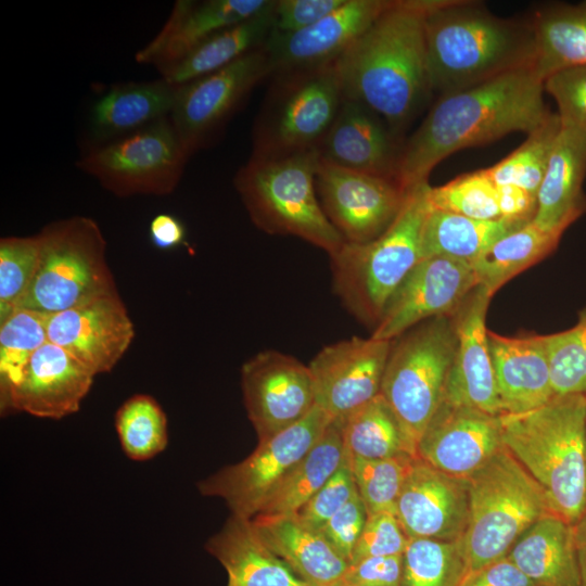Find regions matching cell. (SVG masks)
Listing matches in <instances>:
<instances>
[{
  "label": "cell",
  "mask_w": 586,
  "mask_h": 586,
  "mask_svg": "<svg viewBox=\"0 0 586 586\" xmlns=\"http://www.w3.org/2000/svg\"><path fill=\"white\" fill-rule=\"evenodd\" d=\"M500 218L519 221L533 220L536 212V196L526 190L511 186H496Z\"/></svg>",
  "instance_id": "db71d44e"
},
{
  "label": "cell",
  "mask_w": 586,
  "mask_h": 586,
  "mask_svg": "<svg viewBox=\"0 0 586 586\" xmlns=\"http://www.w3.org/2000/svg\"><path fill=\"white\" fill-rule=\"evenodd\" d=\"M205 549L225 568L226 586H308L264 544L252 519L231 514Z\"/></svg>",
  "instance_id": "f546056e"
},
{
  "label": "cell",
  "mask_w": 586,
  "mask_h": 586,
  "mask_svg": "<svg viewBox=\"0 0 586 586\" xmlns=\"http://www.w3.org/2000/svg\"><path fill=\"white\" fill-rule=\"evenodd\" d=\"M317 149L270 157L252 156L233 184L253 224L269 234L293 235L333 255L345 239L320 204Z\"/></svg>",
  "instance_id": "5b68a950"
},
{
  "label": "cell",
  "mask_w": 586,
  "mask_h": 586,
  "mask_svg": "<svg viewBox=\"0 0 586 586\" xmlns=\"http://www.w3.org/2000/svg\"><path fill=\"white\" fill-rule=\"evenodd\" d=\"M116 433L125 455L145 461L161 454L168 443L167 418L156 399L136 394L115 415Z\"/></svg>",
  "instance_id": "74e56055"
},
{
  "label": "cell",
  "mask_w": 586,
  "mask_h": 586,
  "mask_svg": "<svg viewBox=\"0 0 586 586\" xmlns=\"http://www.w3.org/2000/svg\"><path fill=\"white\" fill-rule=\"evenodd\" d=\"M502 413H521L553 396L545 335L502 336L487 332Z\"/></svg>",
  "instance_id": "484cf974"
},
{
  "label": "cell",
  "mask_w": 586,
  "mask_h": 586,
  "mask_svg": "<svg viewBox=\"0 0 586 586\" xmlns=\"http://www.w3.org/2000/svg\"><path fill=\"white\" fill-rule=\"evenodd\" d=\"M492 295L475 286L453 314L456 351L443 400L500 416L485 318Z\"/></svg>",
  "instance_id": "7402d4cb"
},
{
  "label": "cell",
  "mask_w": 586,
  "mask_h": 586,
  "mask_svg": "<svg viewBox=\"0 0 586 586\" xmlns=\"http://www.w3.org/2000/svg\"><path fill=\"white\" fill-rule=\"evenodd\" d=\"M367 517L366 507L357 491L319 531L347 563L351 562Z\"/></svg>",
  "instance_id": "681fc988"
},
{
  "label": "cell",
  "mask_w": 586,
  "mask_h": 586,
  "mask_svg": "<svg viewBox=\"0 0 586 586\" xmlns=\"http://www.w3.org/2000/svg\"><path fill=\"white\" fill-rule=\"evenodd\" d=\"M48 316L17 308L0 322V397L15 385L34 353L49 342Z\"/></svg>",
  "instance_id": "60d3db41"
},
{
  "label": "cell",
  "mask_w": 586,
  "mask_h": 586,
  "mask_svg": "<svg viewBox=\"0 0 586 586\" xmlns=\"http://www.w3.org/2000/svg\"><path fill=\"white\" fill-rule=\"evenodd\" d=\"M545 336L555 395H586V307L572 328Z\"/></svg>",
  "instance_id": "f6af8a7d"
},
{
  "label": "cell",
  "mask_w": 586,
  "mask_h": 586,
  "mask_svg": "<svg viewBox=\"0 0 586 586\" xmlns=\"http://www.w3.org/2000/svg\"><path fill=\"white\" fill-rule=\"evenodd\" d=\"M560 127L558 114L551 113L540 126L527 135L518 149L486 168L487 176L496 186H515L537 196Z\"/></svg>",
  "instance_id": "ab89813d"
},
{
  "label": "cell",
  "mask_w": 586,
  "mask_h": 586,
  "mask_svg": "<svg viewBox=\"0 0 586 586\" xmlns=\"http://www.w3.org/2000/svg\"><path fill=\"white\" fill-rule=\"evenodd\" d=\"M573 525L579 586H586V512Z\"/></svg>",
  "instance_id": "9f6ffc18"
},
{
  "label": "cell",
  "mask_w": 586,
  "mask_h": 586,
  "mask_svg": "<svg viewBox=\"0 0 586 586\" xmlns=\"http://www.w3.org/2000/svg\"><path fill=\"white\" fill-rule=\"evenodd\" d=\"M393 0H346L314 25L294 33H270L264 48L271 75L334 64Z\"/></svg>",
  "instance_id": "d6986e66"
},
{
  "label": "cell",
  "mask_w": 586,
  "mask_h": 586,
  "mask_svg": "<svg viewBox=\"0 0 586 586\" xmlns=\"http://www.w3.org/2000/svg\"><path fill=\"white\" fill-rule=\"evenodd\" d=\"M256 118L252 156L317 149L344 99L334 64L276 76Z\"/></svg>",
  "instance_id": "30bf717a"
},
{
  "label": "cell",
  "mask_w": 586,
  "mask_h": 586,
  "mask_svg": "<svg viewBox=\"0 0 586 586\" xmlns=\"http://www.w3.org/2000/svg\"><path fill=\"white\" fill-rule=\"evenodd\" d=\"M544 90L556 101L561 125L586 132V65L549 75Z\"/></svg>",
  "instance_id": "7dc6e473"
},
{
  "label": "cell",
  "mask_w": 586,
  "mask_h": 586,
  "mask_svg": "<svg viewBox=\"0 0 586 586\" xmlns=\"http://www.w3.org/2000/svg\"><path fill=\"white\" fill-rule=\"evenodd\" d=\"M395 514L408 538L460 540L469 519L468 481L417 457L398 496Z\"/></svg>",
  "instance_id": "44dd1931"
},
{
  "label": "cell",
  "mask_w": 586,
  "mask_h": 586,
  "mask_svg": "<svg viewBox=\"0 0 586 586\" xmlns=\"http://www.w3.org/2000/svg\"><path fill=\"white\" fill-rule=\"evenodd\" d=\"M426 198L433 209L481 220L500 218L496 184L485 169L460 175L438 187L429 184Z\"/></svg>",
  "instance_id": "7bdbcfd3"
},
{
  "label": "cell",
  "mask_w": 586,
  "mask_h": 586,
  "mask_svg": "<svg viewBox=\"0 0 586 586\" xmlns=\"http://www.w3.org/2000/svg\"><path fill=\"white\" fill-rule=\"evenodd\" d=\"M586 132L561 125L536 196L533 221L562 235L586 212Z\"/></svg>",
  "instance_id": "83f0119b"
},
{
  "label": "cell",
  "mask_w": 586,
  "mask_h": 586,
  "mask_svg": "<svg viewBox=\"0 0 586 586\" xmlns=\"http://www.w3.org/2000/svg\"><path fill=\"white\" fill-rule=\"evenodd\" d=\"M149 235L152 244L158 250H171L184 242L186 229L178 218L162 213L151 220Z\"/></svg>",
  "instance_id": "11a10c76"
},
{
  "label": "cell",
  "mask_w": 586,
  "mask_h": 586,
  "mask_svg": "<svg viewBox=\"0 0 586 586\" xmlns=\"http://www.w3.org/2000/svg\"><path fill=\"white\" fill-rule=\"evenodd\" d=\"M504 448L499 416L442 400L417 456L449 475L468 479Z\"/></svg>",
  "instance_id": "ffe728a7"
},
{
  "label": "cell",
  "mask_w": 586,
  "mask_h": 586,
  "mask_svg": "<svg viewBox=\"0 0 586 586\" xmlns=\"http://www.w3.org/2000/svg\"><path fill=\"white\" fill-rule=\"evenodd\" d=\"M346 0H278L273 7L272 31L305 29L340 8Z\"/></svg>",
  "instance_id": "f907efd6"
},
{
  "label": "cell",
  "mask_w": 586,
  "mask_h": 586,
  "mask_svg": "<svg viewBox=\"0 0 586 586\" xmlns=\"http://www.w3.org/2000/svg\"><path fill=\"white\" fill-rule=\"evenodd\" d=\"M38 235L37 271L20 308L51 315L118 292L106 262V241L94 219L77 215L55 220Z\"/></svg>",
  "instance_id": "ba28073f"
},
{
  "label": "cell",
  "mask_w": 586,
  "mask_h": 586,
  "mask_svg": "<svg viewBox=\"0 0 586 586\" xmlns=\"http://www.w3.org/2000/svg\"><path fill=\"white\" fill-rule=\"evenodd\" d=\"M252 523L264 544L308 586H340L348 563L319 531L296 514H257Z\"/></svg>",
  "instance_id": "f1b7e54d"
},
{
  "label": "cell",
  "mask_w": 586,
  "mask_h": 586,
  "mask_svg": "<svg viewBox=\"0 0 586 586\" xmlns=\"http://www.w3.org/2000/svg\"><path fill=\"white\" fill-rule=\"evenodd\" d=\"M560 238L533 220L526 222L501 237L472 263L477 283L493 296L508 280L549 254Z\"/></svg>",
  "instance_id": "d590c367"
},
{
  "label": "cell",
  "mask_w": 586,
  "mask_h": 586,
  "mask_svg": "<svg viewBox=\"0 0 586 586\" xmlns=\"http://www.w3.org/2000/svg\"><path fill=\"white\" fill-rule=\"evenodd\" d=\"M344 458L341 425L332 421L320 440L265 498L257 514L297 513L335 473Z\"/></svg>",
  "instance_id": "e575fe53"
},
{
  "label": "cell",
  "mask_w": 586,
  "mask_h": 586,
  "mask_svg": "<svg viewBox=\"0 0 586 586\" xmlns=\"http://www.w3.org/2000/svg\"><path fill=\"white\" fill-rule=\"evenodd\" d=\"M429 183L407 193L390 227L366 243L344 242L330 256L332 283L345 308L359 321L375 327L388 298L421 260V234L430 205Z\"/></svg>",
  "instance_id": "8992f818"
},
{
  "label": "cell",
  "mask_w": 586,
  "mask_h": 586,
  "mask_svg": "<svg viewBox=\"0 0 586 586\" xmlns=\"http://www.w3.org/2000/svg\"><path fill=\"white\" fill-rule=\"evenodd\" d=\"M48 341L93 375L110 372L129 348L135 327L119 293L95 297L47 320Z\"/></svg>",
  "instance_id": "ac0fdd59"
},
{
  "label": "cell",
  "mask_w": 586,
  "mask_h": 586,
  "mask_svg": "<svg viewBox=\"0 0 586 586\" xmlns=\"http://www.w3.org/2000/svg\"><path fill=\"white\" fill-rule=\"evenodd\" d=\"M507 557L534 586H579L574 525L557 513L538 519Z\"/></svg>",
  "instance_id": "4dcf8cb0"
},
{
  "label": "cell",
  "mask_w": 586,
  "mask_h": 586,
  "mask_svg": "<svg viewBox=\"0 0 586 586\" xmlns=\"http://www.w3.org/2000/svg\"><path fill=\"white\" fill-rule=\"evenodd\" d=\"M316 189L329 220L346 242L366 243L394 221L407 198L390 178L361 173L319 160Z\"/></svg>",
  "instance_id": "5bb4252c"
},
{
  "label": "cell",
  "mask_w": 586,
  "mask_h": 586,
  "mask_svg": "<svg viewBox=\"0 0 586 586\" xmlns=\"http://www.w3.org/2000/svg\"><path fill=\"white\" fill-rule=\"evenodd\" d=\"M339 424L345 451L351 457L385 459L415 456L396 415L381 394Z\"/></svg>",
  "instance_id": "8d00e7d4"
},
{
  "label": "cell",
  "mask_w": 586,
  "mask_h": 586,
  "mask_svg": "<svg viewBox=\"0 0 586 586\" xmlns=\"http://www.w3.org/2000/svg\"><path fill=\"white\" fill-rule=\"evenodd\" d=\"M190 154L170 117L87 149L76 166L116 196H165L178 187Z\"/></svg>",
  "instance_id": "8fae6325"
},
{
  "label": "cell",
  "mask_w": 586,
  "mask_h": 586,
  "mask_svg": "<svg viewBox=\"0 0 586 586\" xmlns=\"http://www.w3.org/2000/svg\"><path fill=\"white\" fill-rule=\"evenodd\" d=\"M94 375L62 347L47 342L30 357L15 385L1 398L2 412L61 419L78 411Z\"/></svg>",
  "instance_id": "603a6c76"
},
{
  "label": "cell",
  "mask_w": 586,
  "mask_h": 586,
  "mask_svg": "<svg viewBox=\"0 0 586 586\" xmlns=\"http://www.w3.org/2000/svg\"><path fill=\"white\" fill-rule=\"evenodd\" d=\"M434 2L393 0L334 63L344 98L379 114L397 137L432 95L424 23Z\"/></svg>",
  "instance_id": "7a4b0ae2"
},
{
  "label": "cell",
  "mask_w": 586,
  "mask_h": 586,
  "mask_svg": "<svg viewBox=\"0 0 586 586\" xmlns=\"http://www.w3.org/2000/svg\"><path fill=\"white\" fill-rule=\"evenodd\" d=\"M467 481L469 519L460 542L468 573L507 557L523 533L552 510L542 486L505 446Z\"/></svg>",
  "instance_id": "52a82bcc"
},
{
  "label": "cell",
  "mask_w": 586,
  "mask_h": 586,
  "mask_svg": "<svg viewBox=\"0 0 586 586\" xmlns=\"http://www.w3.org/2000/svg\"><path fill=\"white\" fill-rule=\"evenodd\" d=\"M456 351L453 315L429 319L392 341L380 394L412 454L444 397Z\"/></svg>",
  "instance_id": "9c48e42d"
},
{
  "label": "cell",
  "mask_w": 586,
  "mask_h": 586,
  "mask_svg": "<svg viewBox=\"0 0 586 586\" xmlns=\"http://www.w3.org/2000/svg\"><path fill=\"white\" fill-rule=\"evenodd\" d=\"M392 341L352 336L324 346L308 364L316 406L341 423L381 392Z\"/></svg>",
  "instance_id": "e0dca14e"
},
{
  "label": "cell",
  "mask_w": 586,
  "mask_h": 586,
  "mask_svg": "<svg viewBox=\"0 0 586 586\" xmlns=\"http://www.w3.org/2000/svg\"><path fill=\"white\" fill-rule=\"evenodd\" d=\"M347 457L367 513L395 512L398 496L417 457L411 455L385 459H361L349 455Z\"/></svg>",
  "instance_id": "b9f144b4"
},
{
  "label": "cell",
  "mask_w": 586,
  "mask_h": 586,
  "mask_svg": "<svg viewBox=\"0 0 586 586\" xmlns=\"http://www.w3.org/2000/svg\"><path fill=\"white\" fill-rule=\"evenodd\" d=\"M477 285L471 263L422 258L388 298L371 336L393 341L423 321L450 316Z\"/></svg>",
  "instance_id": "2e32d148"
},
{
  "label": "cell",
  "mask_w": 586,
  "mask_h": 586,
  "mask_svg": "<svg viewBox=\"0 0 586 586\" xmlns=\"http://www.w3.org/2000/svg\"><path fill=\"white\" fill-rule=\"evenodd\" d=\"M356 493L357 487L345 453L344 461L335 473L295 514L305 525L320 531Z\"/></svg>",
  "instance_id": "bcb514c9"
},
{
  "label": "cell",
  "mask_w": 586,
  "mask_h": 586,
  "mask_svg": "<svg viewBox=\"0 0 586 586\" xmlns=\"http://www.w3.org/2000/svg\"><path fill=\"white\" fill-rule=\"evenodd\" d=\"M526 222L507 218L481 220L430 208L422 228L421 259L442 256L472 264L497 240Z\"/></svg>",
  "instance_id": "d6a6232c"
},
{
  "label": "cell",
  "mask_w": 586,
  "mask_h": 586,
  "mask_svg": "<svg viewBox=\"0 0 586 586\" xmlns=\"http://www.w3.org/2000/svg\"><path fill=\"white\" fill-rule=\"evenodd\" d=\"M40 255L38 233L0 240V322L20 308L35 278Z\"/></svg>",
  "instance_id": "ee69618b"
},
{
  "label": "cell",
  "mask_w": 586,
  "mask_h": 586,
  "mask_svg": "<svg viewBox=\"0 0 586 586\" xmlns=\"http://www.w3.org/2000/svg\"><path fill=\"white\" fill-rule=\"evenodd\" d=\"M531 26L533 67L543 80L558 71L586 65V1L545 7L535 13Z\"/></svg>",
  "instance_id": "836d02e7"
},
{
  "label": "cell",
  "mask_w": 586,
  "mask_h": 586,
  "mask_svg": "<svg viewBox=\"0 0 586 586\" xmlns=\"http://www.w3.org/2000/svg\"><path fill=\"white\" fill-rule=\"evenodd\" d=\"M499 421L506 449L542 486L552 512L575 524L586 512V395H555Z\"/></svg>",
  "instance_id": "277c9868"
},
{
  "label": "cell",
  "mask_w": 586,
  "mask_h": 586,
  "mask_svg": "<svg viewBox=\"0 0 586 586\" xmlns=\"http://www.w3.org/2000/svg\"><path fill=\"white\" fill-rule=\"evenodd\" d=\"M408 539L395 512L368 514L349 563L369 557L400 556Z\"/></svg>",
  "instance_id": "c3c4849f"
},
{
  "label": "cell",
  "mask_w": 586,
  "mask_h": 586,
  "mask_svg": "<svg viewBox=\"0 0 586 586\" xmlns=\"http://www.w3.org/2000/svg\"><path fill=\"white\" fill-rule=\"evenodd\" d=\"M271 67L264 46L178 87L170 120L186 150L207 146Z\"/></svg>",
  "instance_id": "4fadbf2b"
},
{
  "label": "cell",
  "mask_w": 586,
  "mask_h": 586,
  "mask_svg": "<svg viewBox=\"0 0 586 586\" xmlns=\"http://www.w3.org/2000/svg\"><path fill=\"white\" fill-rule=\"evenodd\" d=\"M333 419L316 406L304 419L267 441L242 461L200 481L203 496L224 499L231 514L252 519L265 498L324 434Z\"/></svg>",
  "instance_id": "7c38bea8"
},
{
  "label": "cell",
  "mask_w": 586,
  "mask_h": 586,
  "mask_svg": "<svg viewBox=\"0 0 586 586\" xmlns=\"http://www.w3.org/2000/svg\"><path fill=\"white\" fill-rule=\"evenodd\" d=\"M402 146L379 114L344 98L317 151L337 166L396 180Z\"/></svg>",
  "instance_id": "cb8c5ba5"
},
{
  "label": "cell",
  "mask_w": 586,
  "mask_h": 586,
  "mask_svg": "<svg viewBox=\"0 0 586 586\" xmlns=\"http://www.w3.org/2000/svg\"><path fill=\"white\" fill-rule=\"evenodd\" d=\"M178 87L163 77L110 86L89 109L88 149L120 139L170 117Z\"/></svg>",
  "instance_id": "4316f807"
},
{
  "label": "cell",
  "mask_w": 586,
  "mask_h": 586,
  "mask_svg": "<svg viewBox=\"0 0 586 586\" xmlns=\"http://www.w3.org/2000/svg\"><path fill=\"white\" fill-rule=\"evenodd\" d=\"M466 573L460 540L408 539L400 586H459Z\"/></svg>",
  "instance_id": "f35d334b"
},
{
  "label": "cell",
  "mask_w": 586,
  "mask_h": 586,
  "mask_svg": "<svg viewBox=\"0 0 586 586\" xmlns=\"http://www.w3.org/2000/svg\"><path fill=\"white\" fill-rule=\"evenodd\" d=\"M543 91L544 80L530 65L440 95L420 126L403 143L397 182L408 192L426 183L433 168L457 151L514 131L528 135L551 114Z\"/></svg>",
  "instance_id": "6da1fadb"
},
{
  "label": "cell",
  "mask_w": 586,
  "mask_h": 586,
  "mask_svg": "<svg viewBox=\"0 0 586 586\" xmlns=\"http://www.w3.org/2000/svg\"><path fill=\"white\" fill-rule=\"evenodd\" d=\"M271 0H178L160 31L137 51L139 64L161 73L221 29L262 12Z\"/></svg>",
  "instance_id": "d4e9b609"
},
{
  "label": "cell",
  "mask_w": 586,
  "mask_h": 586,
  "mask_svg": "<svg viewBox=\"0 0 586 586\" xmlns=\"http://www.w3.org/2000/svg\"><path fill=\"white\" fill-rule=\"evenodd\" d=\"M459 586H534V584L508 557H504L466 573Z\"/></svg>",
  "instance_id": "f5cc1de1"
},
{
  "label": "cell",
  "mask_w": 586,
  "mask_h": 586,
  "mask_svg": "<svg viewBox=\"0 0 586 586\" xmlns=\"http://www.w3.org/2000/svg\"><path fill=\"white\" fill-rule=\"evenodd\" d=\"M241 387L258 442L297 423L316 407L308 365L278 351L259 352L245 361Z\"/></svg>",
  "instance_id": "9a60e30c"
},
{
  "label": "cell",
  "mask_w": 586,
  "mask_h": 586,
  "mask_svg": "<svg viewBox=\"0 0 586 586\" xmlns=\"http://www.w3.org/2000/svg\"><path fill=\"white\" fill-rule=\"evenodd\" d=\"M275 1L262 12L228 26L161 72V77L180 86L218 71L263 47L273 26Z\"/></svg>",
  "instance_id": "1f68e13d"
},
{
  "label": "cell",
  "mask_w": 586,
  "mask_h": 586,
  "mask_svg": "<svg viewBox=\"0 0 586 586\" xmlns=\"http://www.w3.org/2000/svg\"><path fill=\"white\" fill-rule=\"evenodd\" d=\"M403 555L369 557L349 563L340 586H400Z\"/></svg>",
  "instance_id": "816d5d0a"
},
{
  "label": "cell",
  "mask_w": 586,
  "mask_h": 586,
  "mask_svg": "<svg viewBox=\"0 0 586 586\" xmlns=\"http://www.w3.org/2000/svg\"><path fill=\"white\" fill-rule=\"evenodd\" d=\"M585 453H586V435H585Z\"/></svg>",
  "instance_id": "6f0895ef"
},
{
  "label": "cell",
  "mask_w": 586,
  "mask_h": 586,
  "mask_svg": "<svg viewBox=\"0 0 586 586\" xmlns=\"http://www.w3.org/2000/svg\"><path fill=\"white\" fill-rule=\"evenodd\" d=\"M424 37L431 90L438 95L534 63L531 23L500 18L477 1L435 0Z\"/></svg>",
  "instance_id": "3957f363"
}]
</instances>
